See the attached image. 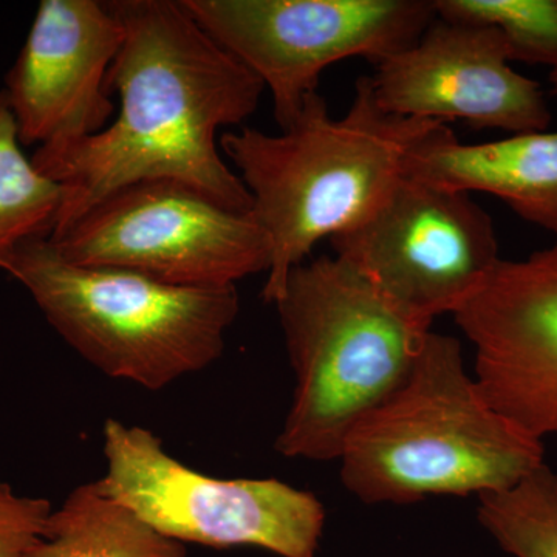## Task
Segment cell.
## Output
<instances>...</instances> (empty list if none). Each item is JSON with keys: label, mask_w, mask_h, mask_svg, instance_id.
I'll list each match as a JSON object with an SVG mask.
<instances>
[{"label": "cell", "mask_w": 557, "mask_h": 557, "mask_svg": "<svg viewBox=\"0 0 557 557\" xmlns=\"http://www.w3.org/2000/svg\"><path fill=\"white\" fill-rule=\"evenodd\" d=\"M123 46L108 89L120 113L100 134L33 153L62 188L51 237L126 186L171 180L230 211L249 214L251 196L222 159L218 134L259 108L265 86L211 38L182 0H113Z\"/></svg>", "instance_id": "1"}, {"label": "cell", "mask_w": 557, "mask_h": 557, "mask_svg": "<svg viewBox=\"0 0 557 557\" xmlns=\"http://www.w3.org/2000/svg\"><path fill=\"white\" fill-rule=\"evenodd\" d=\"M438 124L445 123L384 112L369 76H361L343 119H333L314 91L282 134L244 127L220 135V150L239 171L252 218L269 239L263 302L276 304L318 242L357 225L386 199L405 177L410 150Z\"/></svg>", "instance_id": "2"}, {"label": "cell", "mask_w": 557, "mask_h": 557, "mask_svg": "<svg viewBox=\"0 0 557 557\" xmlns=\"http://www.w3.org/2000/svg\"><path fill=\"white\" fill-rule=\"evenodd\" d=\"M544 443L491 408L460 341L429 332L409 379L348 434L341 482L366 505L508 490L544 465Z\"/></svg>", "instance_id": "3"}, {"label": "cell", "mask_w": 557, "mask_h": 557, "mask_svg": "<svg viewBox=\"0 0 557 557\" xmlns=\"http://www.w3.org/2000/svg\"><path fill=\"white\" fill-rule=\"evenodd\" d=\"M274 306L295 373L276 450L339 460L359 421L409 379L431 325L403 314L336 256L295 267Z\"/></svg>", "instance_id": "4"}, {"label": "cell", "mask_w": 557, "mask_h": 557, "mask_svg": "<svg viewBox=\"0 0 557 557\" xmlns=\"http://www.w3.org/2000/svg\"><path fill=\"white\" fill-rule=\"evenodd\" d=\"M5 273L81 358L153 392L214 364L239 317L236 287H177L134 271L75 265L47 239L22 245Z\"/></svg>", "instance_id": "5"}, {"label": "cell", "mask_w": 557, "mask_h": 557, "mask_svg": "<svg viewBox=\"0 0 557 557\" xmlns=\"http://www.w3.org/2000/svg\"><path fill=\"white\" fill-rule=\"evenodd\" d=\"M104 493L163 536L211 548L252 547L314 557L325 508L310 491L277 479H215L172 457L152 431L108 418Z\"/></svg>", "instance_id": "6"}, {"label": "cell", "mask_w": 557, "mask_h": 557, "mask_svg": "<svg viewBox=\"0 0 557 557\" xmlns=\"http://www.w3.org/2000/svg\"><path fill=\"white\" fill-rule=\"evenodd\" d=\"M70 263L134 271L188 288L236 287L269 273V239L249 214L199 190L152 180L98 201L60 236L47 239Z\"/></svg>", "instance_id": "7"}, {"label": "cell", "mask_w": 557, "mask_h": 557, "mask_svg": "<svg viewBox=\"0 0 557 557\" xmlns=\"http://www.w3.org/2000/svg\"><path fill=\"white\" fill-rule=\"evenodd\" d=\"M201 28L251 70L288 129L335 62L373 64L416 44L437 17L434 0H182Z\"/></svg>", "instance_id": "8"}, {"label": "cell", "mask_w": 557, "mask_h": 557, "mask_svg": "<svg viewBox=\"0 0 557 557\" xmlns=\"http://www.w3.org/2000/svg\"><path fill=\"white\" fill-rule=\"evenodd\" d=\"M403 314H454L500 262L493 219L471 194L403 177L379 207L330 239Z\"/></svg>", "instance_id": "9"}, {"label": "cell", "mask_w": 557, "mask_h": 557, "mask_svg": "<svg viewBox=\"0 0 557 557\" xmlns=\"http://www.w3.org/2000/svg\"><path fill=\"white\" fill-rule=\"evenodd\" d=\"M504 33L437 14L416 44L375 65L373 97L391 115L463 121L474 131H547L552 112L537 81L509 65Z\"/></svg>", "instance_id": "10"}, {"label": "cell", "mask_w": 557, "mask_h": 557, "mask_svg": "<svg viewBox=\"0 0 557 557\" xmlns=\"http://www.w3.org/2000/svg\"><path fill=\"white\" fill-rule=\"evenodd\" d=\"M453 317L491 408L541 442L557 437V242L502 259Z\"/></svg>", "instance_id": "11"}, {"label": "cell", "mask_w": 557, "mask_h": 557, "mask_svg": "<svg viewBox=\"0 0 557 557\" xmlns=\"http://www.w3.org/2000/svg\"><path fill=\"white\" fill-rule=\"evenodd\" d=\"M124 28L109 2L42 0L5 81L22 146L67 145L106 129L109 70Z\"/></svg>", "instance_id": "12"}, {"label": "cell", "mask_w": 557, "mask_h": 557, "mask_svg": "<svg viewBox=\"0 0 557 557\" xmlns=\"http://www.w3.org/2000/svg\"><path fill=\"white\" fill-rule=\"evenodd\" d=\"M405 177L457 193H485L557 236V132L465 145L438 124L410 150Z\"/></svg>", "instance_id": "13"}, {"label": "cell", "mask_w": 557, "mask_h": 557, "mask_svg": "<svg viewBox=\"0 0 557 557\" xmlns=\"http://www.w3.org/2000/svg\"><path fill=\"white\" fill-rule=\"evenodd\" d=\"M25 557H188L98 483H84L53 509L46 534Z\"/></svg>", "instance_id": "14"}, {"label": "cell", "mask_w": 557, "mask_h": 557, "mask_svg": "<svg viewBox=\"0 0 557 557\" xmlns=\"http://www.w3.org/2000/svg\"><path fill=\"white\" fill-rule=\"evenodd\" d=\"M62 188L40 174L22 150L16 121L0 91V270L27 242L49 239Z\"/></svg>", "instance_id": "15"}, {"label": "cell", "mask_w": 557, "mask_h": 557, "mask_svg": "<svg viewBox=\"0 0 557 557\" xmlns=\"http://www.w3.org/2000/svg\"><path fill=\"white\" fill-rule=\"evenodd\" d=\"M478 519L515 557H557V472L541 465L518 485L479 496Z\"/></svg>", "instance_id": "16"}, {"label": "cell", "mask_w": 557, "mask_h": 557, "mask_svg": "<svg viewBox=\"0 0 557 557\" xmlns=\"http://www.w3.org/2000/svg\"><path fill=\"white\" fill-rule=\"evenodd\" d=\"M443 20L493 25L504 33L511 61L557 72V0H434Z\"/></svg>", "instance_id": "17"}, {"label": "cell", "mask_w": 557, "mask_h": 557, "mask_svg": "<svg viewBox=\"0 0 557 557\" xmlns=\"http://www.w3.org/2000/svg\"><path fill=\"white\" fill-rule=\"evenodd\" d=\"M53 505L21 496L0 480V557H25L46 534Z\"/></svg>", "instance_id": "18"}, {"label": "cell", "mask_w": 557, "mask_h": 557, "mask_svg": "<svg viewBox=\"0 0 557 557\" xmlns=\"http://www.w3.org/2000/svg\"><path fill=\"white\" fill-rule=\"evenodd\" d=\"M548 81L549 86H552V94L557 95V72H549Z\"/></svg>", "instance_id": "19"}]
</instances>
